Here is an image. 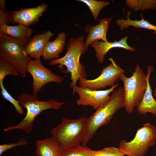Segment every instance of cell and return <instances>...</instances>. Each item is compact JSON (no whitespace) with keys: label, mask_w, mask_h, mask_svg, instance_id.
<instances>
[{"label":"cell","mask_w":156,"mask_h":156,"mask_svg":"<svg viewBox=\"0 0 156 156\" xmlns=\"http://www.w3.org/2000/svg\"><path fill=\"white\" fill-rule=\"evenodd\" d=\"M88 118L82 116L77 119L63 118L60 123L50 131L62 150L77 146L83 142L88 127Z\"/></svg>","instance_id":"obj_4"},{"label":"cell","mask_w":156,"mask_h":156,"mask_svg":"<svg viewBox=\"0 0 156 156\" xmlns=\"http://www.w3.org/2000/svg\"><path fill=\"white\" fill-rule=\"evenodd\" d=\"M66 48L67 51L63 57L51 60L49 64L51 66L57 64L59 69L66 66V71L70 75L71 81L69 84L70 88L73 91L77 81L81 79H86L87 77L85 67L80 61L81 55L86 51L83 37L71 38Z\"/></svg>","instance_id":"obj_1"},{"label":"cell","mask_w":156,"mask_h":156,"mask_svg":"<svg viewBox=\"0 0 156 156\" xmlns=\"http://www.w3.org/2000/svg\"><path fill=\"white\" fill-rule=\"evenodd\" d=\"M153 69L152 66H147L146 74L137 64L131 76L127 77L124 74L120 78L123 84L124 108L128 113H132L140 102L146 89L148 79Z\"/></svg>","instance_id":"obj_3"},{"label":"cell","mask_w":156,"mask_h":156,"mask_svg":"<svg viewBox=\"0 0 156 156\" xmlns=\"http://www.w3.org/2000/svg\"><path fill=\"white\" fill-rule=\"evenodd\" d=\"M27 72L33 78V94L36 95L42 88L47 84L52 82L62 83L64 78L53 73L42 64L40 58L31 60L27 68Z\"/></svg>","instance_id":"obj_9"},{"label":"cell","mask_w":156,"mask_h":156,"mask_svg":"<svg viewBox=\"0 0 156 156\" xmlns=\"http://www.w3.org/2000/svg\"><path fill=\"white\" fill-rule=\"evenodd\" d=\"M149 78L148 79L146 89L142 99L137 107V111L141 115H144L149 113L156 116V101L153 95Z\"/></svg>","instance_id":"obj_17"},{"label":"cell","mask_w":156,"mask_h":156,"mask_svg":"<svg viewBox=\"0 0 156 156\" xmlns=\"http://www.w3.org/2000/svg\"><path fill=\"white\" fill-rule=\"evenodd\" d=\"M66 40V34L62 31L58 34L54 40L48 41L45 46L43 54V58L46 60L57 59L64 50Z\"/></svg>","instance_id":"obj_16"},{"label":"cell","mask_w":156,"mask_h":156,"mask_svg":"<svg viewBox=\"0 0 156 156\" xmlns=\"http://www.w3.org/2000/svg\"><path fill=\"white\" fill-rule=\"evenodd\" d=\"M130 12L126 15V19H119L116 21L117 24L120 27V29L122 30L129 26H133L135 28H142L153 30L154 34L156 35V26L150 23L147 20L144 19L142 14H140L141 19L140 20H132L129 17Z\"/></svg>","instance_id":"obj_19"},{"label":"cell","mask_w":156,"mask_h":156,"mask_svg":"<svg viewBox=\"0 0 156 156\" xmlns=\"http://www.w3.org/2000/svg\"><path fill=\"white\" fill-rule=\"evenodd\" d=\"M36 156H61L62 150L53 137L38 140L35 142Z\"/></svg>","instance_id":"obj_15"},{"label":"cell","mask_w":156,"mask_h":156,"mask_svg":"<svg viewBox=\"0 0 156 156\" xmlns=\"http://www.w3.org/2000/svg\"><path fill=\"white\" fill-rule=\"evenodd\" d=\"M113 18L112 16L109 18H106L99 19V23L94 26H91L90 24L85 25V27L83 28V29L85 31L88 33L84 42L86 51L89 46L94 41L100 40L104 42L108 41L107 33Z\"/></svg>","instance_id":"obj_13"},{"label":"cell","mask_w":156,"mask_h":156,"mask_svg":"<svg viewBox=\"0 0 156 156\" xmlns=\"http://www.w3.org/2000/svg\"><path fill=\"white\" fill-rule=\"evenodd\" d=\"M34 31L29 27L20 24L14 26L3 24L0 26V33L19 39L29 38Z\"/></svg>","instance_id":"obj_18"},{"label":"cell","mask_w":156,"mask_h":156,"mask_svg":"<svg viewBox=\"0 0 156 156\" xmlns=\"http://www.w3.org/2000/svg\"><path fill=\"white\" fill-rule=\"evenodd\" d=\"M128 38V37L126 36L119 41H114L113 42L97 40L92 42L90 45L95 49L97 60L99 63H102L104 61L106 54L112 48H121L134 51L135 49L129 45L127 42Z\"/></svg>","instance_id":"obj_14"},{"label":"cell","mask_w":156,"mask_h":156,"mask_svg":"<svg viewBox=\"0 0 156 156\" xmlns=\"http://www.w3.org/2000/svg\"><path fill=\"white\" fill-rule=\"evenodd\" d=\"M119 85L118 83L105 90H93L86 87L76 86L73 94L77 93L79 98L76 102L79 106H90L96 110L106 103L110 99V94Z\"/></svg>","instance_id":"obj_10"},{"label":"cell","mask_w":156,"mask_h":156,"mask_svg":"<svg viewBox=\"0 0 156 156\" xmlns=\"http://www.w3.org/2000/svg\"><path fill=\"white\" fill-rule=\"evenodd\" d=\"M0 88L1 94L3 97L13 105L17 113L23 115L24 112L22 107L20 104L18 100L14 99L7 91L4 86L3 81L0 82Z\"/></svg>","instance_id":"obj_24"},{"label":"cell","mask_w":156,"mask_h":156,"mask_svg":"<svg viewBox=\"0 0 156 156\" xmlns=\"http://www.w3.org/2000/svg\"><path fill=\"white\" fill-rule=\"evenodd\" d=\"M124 99L123 88L119 87L112 92L108 102L96 109L88 118L87 131L81 144L86 146L97 130L107 124L116 112L124 107Z\"/></svg>","instance_id":"obj_5"},{"label":"cell","mask_w":156,"mask_h":156,"mask_svg":"<svg viewBox=\"0 0 156 156\" xmlns=\"http://www.w3.org/2000/svg\"><path fill=\"white\" fill-rule=\"evenodd\" d=\"M153 96L156 98V88L154 91Z\"/></svg>","instance_id":"obj_28"},{"label":"cell","mask_w":156,"mask_h":156,"mask_svg":"<svg viewBox=\"0 0 156 156\" xmlns=\"http://www.w3.org/2000/svg\"><path fill=\"white\" fill-rule=\"evenodd\" d=\"M18 100L20 105L26 109V114L18 124L8 127L3 129L4 132L20 129L26 134H29L32 131L36 118L42 112L51 109L59 110L65 103L64 102H58L52 99L46 101H40L37 95L29 94H21Z\"/></svg>","instance_id":"obj_2"},{"label":"cell","mask_w":156,"mask_h":156,"mask_svg":"<svg viewBox=\"0 0 156 156\" xmlns=\"http://www.w3.org/2000/svg\"><path fill=\"white\" fill-rule=\"evenodd\" d=\"M126 4L136 12L156 9V0H127Z\"/></svg>","instance_id":"obj_20"},{"label":"cell","mask_w":156,"mask_h":156,"mask_svg":"<svg viewBox=\"0 0 156 156\" xmlns=\"http://www.w3.org/2000/svg\"><path fill=\"white\" fill-rule=\"evenodd\" d=\"M53 35L49 31L35 35L25 45L23 50L24 53L31 58H40L47 43Z\"/></svg>","instance_id":"obj_12"},{"label":"cell","mask_w":156,"mask_h":156,"mask_svg":"<svg viewBox=\"0 0 156 156\" xmlns=\"http://www.w3.org/2000/svg\"><path fill=\"white\" fill-rule=\"evenodd\" d=\"M119 148L113 146L104 147L103 149L94 150L92 156H124Z\"/></svg>","instance_id":"obj_25"},{"label":"cell","mask_w":156,"mask_h":156,"mask_svg":"<svg viewBox=\"0 0 156 156\" xmlns=\"http://www.w3.org/2000/svg\"><path fill=\"white\" fill-rule=\"evenodd\" d=\"M109 64L104 67L101 75L93 79H82L79 80L80 87H86L93 90L105 89L107 87H112L125 74V71L117 64L112 57L109 58Z\"/></svg>","instance_id":"obj_8"},{"label":"cell","mask_w":156,"mask_h":156,"mask_svg":"<svg viewBox=\"0 0 156 156\" xmlns=\"http://www.w3.org/2000/svg\"><path fill=\"white\" fill-rule=\"evenodd\" d=\"M19 75L16 68L4 59L0 58V82L3 81L8 75L17 76Z\"/></svg>","instance_id":"obj_23"},{"label":"cell","mask_w":156,"mask_h":156,"mask_svg":"<svg viewBox=\"0 0 156 156\" xmlns=\"http://www.w3.org/2000/svg\"><path fill=\"white\" fill-rule=\"evenodd\" d=\"M47 7V5L42 3L35 7L23 8L17 11H10L9 23H17L29 27L38 22Z\"/></svg>","instance_id":"obj_11"},{"label":"cell","mask_w":156,"mask_h":156,"mask_svg":"<svg viewBox=\"0 0 156 156\" xmlns=\"http://www.w3.org/2000/svg\"><path fill=\"white\" fill-rule=\"evenodd\" d=\"M82 2L88 7L91 12L94 20L98 19L99 14L101 9L104 7L110 5L108 1H100L95 0H77Z\"/></svg>","instance_id":"obj_22"},{"label":"cell","mask_w":156,"mask_h":156,"mask_svg":"<svg viewBox=\"0 0 156 156\" xmlns=\"http://www.w3.org/2000/svg\"><path fill=\"white\" fill-rule=\"evenodd\" d=\"M28 144V142L24 138H21L17 143H10L0 145V156L7 151L17 146H25Z\"/></svg>","instance_id":"obj_27"},{"label":"cell","mask_w":156,"mask_h":156,"mask_svg":"<svg viewBox=\"0 0 156 156\" xmlns=\"http://www.w3.org/2000/svg\"><path fill=\"white\" fill-rule=\"evenodd\" d=\"M156 140V127L149 123H145L137 130L133 139L128 142L121 140L119 148L124 155L144 156Z\"/></svg>","instance_id":"obj_7"},{"label":"cell","mask_w":156,"mask_h":156,"mask_svg":"<svg viewBox=\"0 0 156 156\" xmlns=\"http://www.w3.org/2000/svg\"><path fill=\"white\" fill-rule=\"evenodd\" d=\"M30 39H17L0 33V58L5 59L14 66L22 78L26 76L31 60L23 51Z\"/></svg>","instance_id":"obj_6"},{"label":"cell","mask_w":156,"mask_h":156,"mask_svg":"<svg viewBox=\"0 0 156 156\" xmlns=\"http://www.w3.org/2000/svg\"><path fill=\"white\" fill-rule=\"evenodd\" d=\"M5 1L0 0V26L3 24L8 25L9 23L8 16L10 11L5 6Z\"/></svg>","instance_id":"obj_26"},{"label":"cell","mask_w":156,"mask_h":156,"mask_svg":"<svg viewBox=\"0 0 156 156\" xmlns=\"http://www.w3.org/2000/svg\"><path fill=\"white\" fill-rule=\"evenodd\" d=\"M93 151L86 146L80 144L62 150L61 156H92Z\"/></svg>","instance_id":"obj_21"}]
</instances>
